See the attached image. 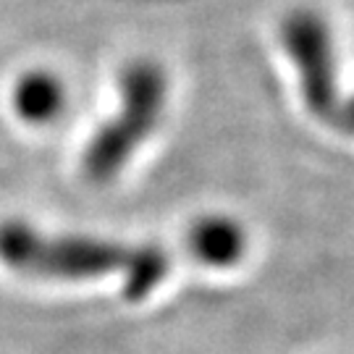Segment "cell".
Masks as SVG:
<instances>
[{"label": "cell", "mask_w": 354, "mask_h": 354, "mask_svg": "<svg viewBox=\"0 0 354 354\" xmlns=\"http://www.w3.org/2000/svg\"><path fill=\"white\" fill-rule=\"evenodd\" d=\"M0 260L32 279L87 281L102 276H124V297L140 302L158 289L171 270V257L155 244L42 234L24 221L0 223Z\"/></svg>", "instance_id": "1"}, {"label": "cell", "mask_w": 354, "mask_h": 354, "mask_svg": "<svg viewBox=\"0 0 354 354\" xmlns=\"http://www.w3.org/2000/svg\"><path fill=\"white\" fill-rule=\"evenodd\" d=\"M168 82L152 61H137L121 74V111L89 140L84 150V174L105 184L124 171L129 158L158 127L165 108Z\"/></svg>", "instance_id": "2"}, {"label": "cell", "mask_w": 354, "mask_h": 354, "mask_svg": "<svg viewBox=\"0 0 354 354\" xmlns=\"http://www.w3.org/2000/svg\"><path fill=\"white\" fill-rule=\"evenodd\" d=\"M281 39L299 71L307 111L330 124L342 100H339L336 53L328 24L315 11H294L283 21Z\"/></svg>", "instance_id": "3"}, {"label": "cell", "mask_w": 354, "mask_h": 354, "mask_svg": "<svg viewBox=\"0 0 354 354\" xmlns=\"http://www.w3.org/2000/svg\"><path fill=\"white\" fill-rule=\"evenodd\" d=\"M187 247L192 257L200 260L203 266L231 268L247 252V234L236 221L223 215H210L189 228Z\"/></svg>", "instance_id": "4"}, {"label": "cell", "mask_w": 354, "mask_h": 354, "mask_svg": "<svg viewBox=\"0 0 354 354\" xmlns=\"http://www.w3.org/2000/svg\"><path fill=\"white\" fill-rule=\"evenodd\" d=\"M13 108L26 124H53L66 111L64 82L50 71H29L13 87Z\"/></svg>", "instance_id": "5"}, {"label": "cell", "mask_w": 354, "mask_h": 354, "mask_svg": "<svg viewBox=\"0 0 354 354\" xmlns=\"http://www.w3.org/2000/svg\"><path fill=\"white\" fill-rule=\"evenodd\" d=\"M330 124H336L342 131L354 134V95L346 102L339 105V111H336V115H333V121H330Z\"/></svg>", "instance_id": "6"}]
</instances>
